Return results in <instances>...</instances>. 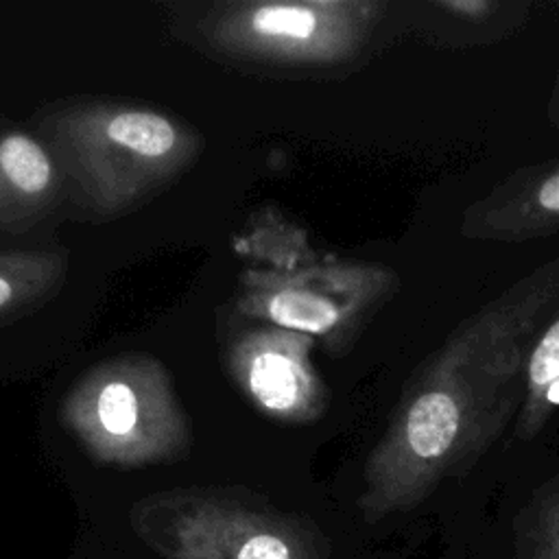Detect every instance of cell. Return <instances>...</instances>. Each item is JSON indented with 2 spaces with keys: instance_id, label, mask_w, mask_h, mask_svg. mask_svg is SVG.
<instances>
[{
  "instance_id": "cell-1",
  "label": "cell",
  "mask_w": 559,
  "mask_h": 559,
  "mask_svg": "<svg viewBox=\"0 0 559 559\" xmlns=\"http://www.w3.org/2000/svg\"><path fill=\"white\" fill-rule=\"evenodd\" d=\"M559 314V255L463 319L411 378L365 472L371 518L415 509L515 421L531 349Z\"/></svg>"
},
{
  "instance_id": "cell-2",
  "label": "cell",
  "mask_w": 559,
  "mask_h": 559,
  "mask_svg": "<svg viewBox=\"0 0 559 559\" xmlns=\"http://www.w3.org/2000/svg\"><path fill=\"white\" fill-rule=\"evenodd\" d=\"M37 129L81 205L120 216L177 181L201 155L186 120L138 103L79 98L48 107Z\"/></svg>"
},
{
  "instance_id": "cell-3",
  "label": "cell",
  "mask_w": 559,
  "mask_h": 559,
  "mask_svg": "<svg viewBox=\"0 0 559 559\" xmlns=\"http://www.w3.org/2000/svg\"><path fill=\"white\" fill-rule=\"evenodd\" d=\"M386 13L380 0H245L214 4L203 37L223 57L275 68H338L362 55Z\"/></svg>"
},
{
  "instance_id": "cell-4",
  "label": "cell",
  "mask_w": 559,
  "mask_h": 559,
  "mask_svg": "<svg viewBox=\"0 0 559 559\" xmlns=\"http://www.w3.org/2000/svg\"><path fill=\"white\" fill-rule=\"evenodd\" d=\"M397 288V273L384 264L310 258L297 266L245 275L240 310L280 330L319 338L330 354L341 356Z\"/></svg>"
},
{
  "instance_id": "cell-5",
  "label": "cell",
  "mask_w": 559,
  "mask_h": 559,
  "mask_svg": "<svg viewBox=\"0 0 559 559\" xmlns=\"http://www.w3.org/2000/svg\"><path fill=\"white\" fill-rule=\"evenodd\" d=\"M61 411L83 441L109 456L151 454L188 437L166 369L142 354L90 369L66 395Z\"/></svg>"
},
{
  "instance_id": "cell-6",
  "label": "cell",
  "mask_w": 559,
  "mask_h": 559,
  "mask_svg": "<svg viewBox=\"0 0 559 559\" xmlns=\"http://www.w3.org/2000/svg\"><path fill=\"white\" fill-rule=\"evenodd\" d=\"M312 338L288 330H251L229 349V369L245 395L280 421H314L328 389L312 358Z\"/></svg>"
},
{
  "instance_id": "cell-7",
  "label": "cell",
  "mask_w": 559,
  "mask_h": 559,
  "mask_svg": "<svg viewBox=\"0 0 559 559\" xmlns=\"http://www.w3.org/2000/svg\"><path fill=\"white\" fill-rule=\"evenodd\" d=\"M459 234L507 245L559 234V157L509 173L465 207Z\"/></svg>"
},
{
  "instance_id": "cell-8",
  "label": "cell",
  "mask_w": 559,
  "mask_h": 559,
  "mask_svg": "<svg viewBox=\"0 0 559 559\" xmlns=\"http://www.w3.org/2000/svg\"><path fill=\"white\" fill-rule=\"evenodd\" d=\"M61 170L48 146L22 129L0 131V229L24 231L55 207Z\"/></svg>"
},
{
  "instance_id": "cell-9",
  "label": "cell",
  "mask_w": 559,
  "mask_h": 559,
  "mask_svg": "<svg viewBox=\"0 0 559 559\" xmlns=\"http://www.w3.org/2000/svg\"><path fill=\"white\" fill-rule=\"evenodd\" d=\"M524 0H428L415 4L411 26L439 48H474L500 41L528 17Z\"/></svg>"
},
{
  "instance_id": "cell-10",
  "label": "cell",
  "mask_w": 559,
  "mask_h": 559,
  "mask_svg": "<svg viewBox=\"0 0 559 559\" xmlns=\"http://www.w3.org/2000/svg\"><path fill=\"white\" fill-rule=\"evenodd\" d=\"M63 251H0V325L50 301L66 282Z\"/></svg>"
},
{
  "instance_id": "cell-11",
  "label": "cell",
  "mask_w": 559,
  "mask_h": 559,
  "mask_svg": "<svg viewBox=\"0 0 559 559\" xmlns=\"http://www.w3.org/2000/svg\"><path fill=\"white\" fill-rule=\"evenodd\" d=\"M559 408V314L535 341L526 373L524 400L513 421V437L531 441L537 437Z\"/></svg>"
},
{
  "instance_id": "cell-12",
  "label": "cell",
  "mask_w": 559,
  "mask_h": 559,
  "mask_svg": "<svg viewBox=\"0 0 559 559\" xmlns=\"http://www.w3.org/2000/svg\"><path fill=\"white\" fill-rule=\"evenodd\" d=\"M522 515L518 559H559V476L535 493Z\"/></svg>"
},
{
  "instance_id": "cell-13",
  "label": "cell",
  "mask_w": 559,
  "mask_h": 559,
  "mask_svg": "<svg viewBox=\"0 0 559 559\" xmlns=\"http://www.w3.org/2000/svg\"><path fill=\"white\" fill-rule=\"evenodd\" d=\"M238 559H290V550L275 535H255L240 548Z\"/></svg>"
},
{
  "instance_id": "cell-14",
  "label": "cell",
  "mask_w": 559,
  "mask_h": 559,
  "mask_svg": "<svg viewBox=\"0 0 559 559\" xmlns=\"http://www.w3.org/2000/svg\"><path fill=\"white\" fill-rule=\"evenodd\" d=\"M546 118L555 129H559V70H557V79H555V85H552V92H550V98H548Z\"/></svg>"
}]
</instances>
